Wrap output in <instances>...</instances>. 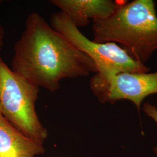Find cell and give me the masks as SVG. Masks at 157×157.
Instances as JSON below:
<instances>
[{
  "instance_id": "obj_1",
  "label": "cell",
  "mask_w": 157,
  "mask_h": 157,
  "mask_svg": "<svg viewBox=\"0 0 157 157\" xmlns=\"http://www.w3.org/2000/svg\"><path fill=\"white\" fill-rule=\"evenodd\" d=\"M13 72L38 87L51 92L61 80L97 73L94 62L56 30L40 13L33 12L13 47Z\"/></svg>"
},
{
  "instance_id": "obj_2",
  "label": "cell",
  "mask_w": 157,
  "mask_h": 157,
  "mask_svg": "<svg viewBox=\"0 0 157 157\" xmlns=\"http://www.w3.org/2000/svg\"><path fill=\"white\" fill-rule=\"evenodd\" d=\"M118 3L110 17L93 21V41L118 43L133 59L145 63L157 50V15L152 0Z\"/></svg>"
},
{
  "instance_id": "obj_3",
  "label": "cell",
  "mask_w": 157,
  "mask_h": 157,
  "mask_svg": "<svg viewBox=\"0 0 157 157\" xmlns=\"http://www.w3.org/2000/svg\"><path fill=\"white\" fill-rule=\"evenodd\" d=\"M39 87L12 71L0 58V109L15 128L29 138L44 144L48 132L36 110Z\"/></svg>"
},
{
  "instance_id": "obj_4",
  "label": "cell",
  "mask_w": 157,
  "mask_h": 157,
  "mask_svg": "<svg viewBox=\"0 0 157 157\" xmlns=\"http://www.w3.org/2000/svg\"><path fill=\"white\" fill-rule=\"evenodd\" d=\"M50 25L90 57L97 67V73L102 78H110L119 73H148L151 71L145 64L129 56L117 44L98 43L89 39L61 12L51 15Z\"/></svg>"
},
{
  "instance_id": "obj_5",
  "label": "cell",
  "mask_w": 157,
  "mask_h": 157,
  "mask_svg": "<svg viewBox=\"0 0 157 157\" xmlns=\"http://www.w3.org/2000/svg\"><path fill=\"white\" fill-rule=\"evenodd\" d=\"M90 87L101 103L129 100L135 104L140 112L142 101L149 95L157 94V71L119 73L108 78L96 73L90 79Z\"/></svg>"
},
{
  "instance_id": "obj_6",
  "label": "cell",
  "mask_w": 157,
  "mask_h": 157,
  "mask_svg": "<svg viewBox=\"0 0 157 157\" xmlns=\"http://www.w3.org/2000/svg\"><path fill=\"white\" fill-rule=\"evenodd\" d=\"M50 2L78 28L87 26L90 19L110 17L119 3L112 0H51Z\"/></svg>"
},
{
  "instance_id": "obj_7",
  "label": "cell",
  "mask_w": 157,
  "mask_h": 157,
  "mask_svg": "<svg viewBox=\"0 0 157 157\" xmlns=\"http://www.w3.org/2000/svg\"><path fill=\"white\" fill-rule=\"evenodd\" d=\"M44 152L43 144L15 128L3 116L0 109V157H37Z\"/></svg>"
},
{
  "instance_id": "obj_8",
  "label": "cell",
  "mask_w": 157,
  "mask_h": 157,
  "mask_svg": "<svg viewBox=\"0 0 157 157\" xmlns=\"http://www.w3.org/2000/svg\"><path fill=\"white\" fill-rule=\"evenodd\" d=\"M143 111L148 117L151 118L157 124V107L155 105L148 102H145L143 104ZM153 151L157 156V147L153 148Z\"/></svg>"
},
{
  "instance_id": "obj_9",
  "label": "cell",
  "mask_w": 157,
  "mask_h": 157,
  "mask_svg": "<svg viewBox=\"0 0 157 157\" xmlns=\"http://www.w3.org/2000/svg\"><path fill=\"white\" fill-rule=\"evenodd\" d=\"M4 37H5V33H4V29L0 24V50L2 48V46L4 45Z\"/></svg>"
}]
</instances>
